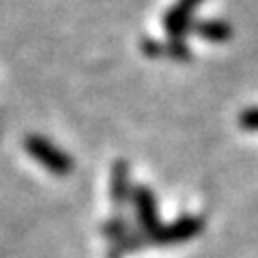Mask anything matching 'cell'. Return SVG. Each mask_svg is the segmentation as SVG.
Here are the masks:
<instances>
[{"instance_id": "7a4b0ae2", "label": "cell", "mask_w": 258, "mask_h": 258, "mask_svg": "<svg viewBox=\"0 0 258 258\" xmlns=\"http://www.w3.org/2000/svg\"><path fill=\"white\" fill-rule=\"evenodd\" d=\"M203 220L196 215H181L179 220H174L170 224H159V228H155L147 235V241L153 245H176L185 243L194 237H198L203 232Z\"/></svg>"}, {"instance_id": "ba28073f", "label": "cell", "mask_w": 258, "mask_h": 258, "mask_svg": "<svg viewBox=\"0 0 258 258\" xmlns=\"http://www.w3.org/2000/svg\"><path fill=\"white\" fill-rule=\"evenodd\" d=\"M101 232L110 239V243H116V241L125 239L129 232H132V226H129V222L123 215H116V217H112V220H108L101 226Z\"/></svg>"}, {"instance_id": "52a82bcc", "label": "cell", "mask_w": 258, "mask_h": 258, "mask_svg": "<svg viewBox=\"0 0 258 258\" xmlns=\"http://www.w3.org/2000/svg\"><path fill=\"white\" fill-rule=\"evenodd\" d=\"M194 30H196L198 37L207 39V41H213V43H222V41H228L230 35H232V28L228 22L224 20H207V22H198L194 24Z\"/></svg>"}, {"instance_id": "3957f363", "label": "cell", "mask_w": 258, "mask_h": 258, "mask_svg": "<svg viewBox=\"0 0 258 258\" xmlns=\"http://www.w3.org/2000/svg\"><path fill=\"white\" fill-rule=\"evenodd\" d=\"M132 207L136 213V222L140 226V232L151 235L155 228H159V211H157V198L147 185L134 187Z\"/></svg>"}, {"instance_id": "9c48e42d", "label": "cell", "mask_w": 258, "mask_h": 258, "mask_svg": "<svg viewBox=\"0 0 258 258\" xmlns=\"http://www.w3.org/2000/svg\"><path fill=\"white\" fill-rule=\"evenodd\" d=\"M239 127L247 132H258V108H247L239 114Z\"/></svg>"}, {"instance_id": "277c9868", "label": "cell", "mask_w": 258, "mask_h": 258, "mask_svg": "<svg viewBox=\"0 0 258 258\" xmlns=\"http://www.w3.org/2000/svg\"><path fill=\"white\" fill-rule=\"evenodd\" d=\"M203 0H179L164 15V28L170 39H183V35L194 26V13Z\"/></svg>"}, {"instance_id": "5b68a950", "label": "cell", "mask_w": 258, "mask_h": 258, "mask_svg": "<svg viewBox=\"0 0 258 258\" xmlns=\"http://www.w3.org/2000/svg\"><path fill=\"white\" fill-rule=\"evenodd\" d=\"M134 187H132V174H129V164L125 159H116L110 170V198L116 209H125L132 203Z\"/></svg>"}, {"instance_id": "8992f818", "label": "cell", "mask_w": 258, "mask_h": 258, "mask_svg": "<svg viewBox=\"0 0 258 258\" xmlns=\"http://www.w3.org/2000/svg\"><path fill=\"white\" fill-rule=\"evenodd\" d=\"M144 52L149 56H168V58H174V60H189L191 54H189V47L185 45L181 39H170L166 45L164 43H157V41H144L142 43Z\"/></svg>"}, {"instance_id": "6da1fadb", "label": "cell", "mask_w": 258, "mask_h": 258, "mask_svg": "<svg viewBox=\"0 0 258 258\" xmlns=\"http://www.w3.org/2000/svg\"><path fill=\"white\" fill-rule=\"evenodd\" d=\"M24 149H26V153L37 164H41L54 176H67L74 170V159H71L69 153H64L60 147H56L45 136L28 134L26 140H24Z\"/></svg>"}]
</instances>
